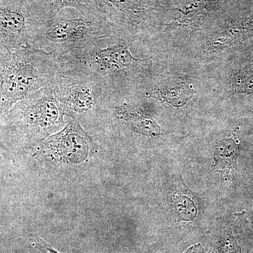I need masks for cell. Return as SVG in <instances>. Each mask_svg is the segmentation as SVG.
Segmentation results:
<instances>
[{"mask_svg": "<svg viewBox=\"0 0 253 253\" xmlns=\"http://www.w3.org/2000/svg\"><path fill=\"white\" fill-rule=\"evenodd\" d=\"M59 71L54 54L33 46L0 51V119L19 101L52 86Z\"/></svg>", "mask_w": 253, "mask_h": 253, "instance_id": "6da1fadb", "label": "cell"}, {"mask_svg": "<svg viewBox=\"0 0 253 253\" xmlns=\"http://www.w3.org/2000/svg\"><path fill=\"white\" fill-rule=\"evenodd\" d=\"M101 43L56 58L59 73L89 78L99 83L105 90L110 81L126 76L142 62L131 54L125 43L106 47L101 46Z\"/></svg>", "mask_w": 253, "mask_h": 253, "instance_id": "7a4b0ae2", "label": "cell"}, {"mask_svg": "<svg viewBox=\"0 0 253 253\" xmlns=\"http://www.w3.org/2000/svg\"><path fill=\"white\" fill-rule=\"evenodd\" d=\"M109 36L105 20L96 15H81L75 18L56 16L38 27L31 45L58 58L70 51L99 44Z\"/></svg>", "mask_w": 253, "mask_h": 253, "instance_id": "3957f363", "label": "cell"}, {"mask_svg": "<svg viewBox=\"0 0 253 253\" xmlns=\"http://www.w3.org/2000/svg\"><path fill=\"white\" fill-rule=\"evenodd\" d=\"M65 115L64 108L52 85L19 101L4 118L9 131L33 139L47 135L63 126Z\"/></svg>", "mask_w": 253, "mask_h": 253, "instance_id": "277c9868", "label": "cell"}, {"mask_svg": "<svg viewBox=\"0 0 253 253\" xmlns=\"http://www.w3.org/2000/svg\"><path fill=\"white\" fill-rule=\"evenodd\" d=\"M47 19L45 12L33 15L23 1L0 5V51H16L31 45L38 27Z\"/></svg>", "mask_w": 253, "mask_h": 253, "instance_id": "5b68a950", "label": "cell"}, {"mask_svg": "<svg viewBox=\"0 0 253 253\" xmlns=\"http://www.w3.org/2000/svg\"><path fill=\"white\" fill-rule=\"evenodd\" d=\"M53 86L66 115L74 119L96 109L104 92L102 86L93 80L59 73Z\"/></svg>", "mask_w": 253, "mask_h": 253, "instance_id": "8992f818", "label": "cell"}, {"mask_svg": "<svg viewBox=\"0 0 253 253\" xmlns=\"http://www.w3.org/2000/svg\"><path fill=\"white\" fill-rule=\"evenodd\" d=\"M41 146L51 157L68 163H79L93 154L96 145L78 121L72 118L66 127L46 138Z\"/></svg>", "mask_w": 253, "mask_h": 253, "instance_id": "52a82bcc", "label": "cell"}, {"mask_svg": "<svg viewBox=\"0 0 253 253\" xmlns=\"http://www.w3.org/2000/svg\"><path fill=\"white\" fill-rule=\"evenodd\" d=\"M113 111L118 119L136 134L145 136L161 134V127L157 123L134 105L123 104L116 106Z\"/></svg>", "mask_w": 253, "mask_h": 253, "instance_id": "ba28073f", "label": "cell"}, {"mask_svg": "<svg viewBox=\"0 0 253 253\" xmlns=\"http://www.w3.org/2000/svg\"><path fill=\"white\" fill-rule=\"evenodd\" d=\"M239 146L232 138H225L219 141L216 146L214 160L216 167L226 175L234 177L237 172V159Z\"/></svg>", "mask_w": 253, "mask_h": 253, "instance_id": "9c48e42d", "label": "cell"}, {"mask_svg": "<svg viewBox=\"0 0 253 253\" xmlns=\"http://www.w3.org/2000/svg\"><path fill=\"white\" fill-rule=\"evenodd\" d=\"M45 13L49 19L67 7L77 9L81 15L94 14L101 17L95 0H45Z\"/></svg>", "mask_w": 253, "mask_h": 253, "instance_id": "30bf717a", "label": "cell"}, {"mask_svg": "<svg viewBox=\"0 0 253 253\" xmlns=\"http://www.w3.org/2000/svg\"><path fill=\"white\" fill-rule=\"evenodd\" d=\"M196 91L191 85L182 84L175 87L156 89L148 94V96L163 100L174 107L180 108L187 104L194 96Z\"/></svg>", "mask_w": 253, "mask_h": 253, "instance_id": "8fae6325", "label": "cell"}, {"mask_svg": "<svg viewBox=\"0 0 253 253\" xmlns=\"http://www.w3.org/2000/svg\"><path fill=\"white\" fill-rule=\"evenodd\" d=\"M173 205L181 219L191 221L194 219L197 214L196 205L188 196L174 194L172 197Z\"/></svg>", "mask_w": 253, "mask_h": 253, "instance_id": "7c38bea8", "label": "cell"}, {"mask_svg": "<svg viewBox=\"0 0 253 253\" xmlns=\"http://www.w3.org/2000/svg\"><path fill=\"white\" fill-rule=\"evenodd\" d=\"M234 83L236 91L238 92H253V69L239 75Z\"/></svg>", "mask_w": 253, "mask_h": 253, "instance_id": "4fadbf2b", "label": "cell"}, {"mask_svg": "<svg viewBox=\"0 0 253 253\" xmlns=\"http://www.w3.org/2000/svg\"><path fill=\"white\" fill-rule=\"evenodd\" d=\"M185 253H205L204 250L199 246V245H196V246H193L191 249L188 250Z\"/></svg>", "mask_w": 253, "mask_h": 253, "instance_id": "5bb4252c", "label": "cell"}, {"mask_svg": "<svg viewBox=\"0 0 253 253\" xmlns=\"http://www.w3.org/2000/svg\"><path fill=\"white\" fill-rule=\"evenodd\" d=\"M45 245V246H46V250H47L48 251H49V253H56V251H54V250H53L52 249H51V247H49V246H47V245H46V244H44Z\"/></svg>", "mask_w": 253, "mask_h": 253, "instance_id": "9a60e30c", "label": "cell"}, {"mask_svg": "<svg viewBox=\"0 0 253 253\" xmlns=\"http://www.w3.org/2000/svg\"><path fill=\"white\" fill-rule=\"evenodd\" d=\"M251 226H252L253 233V215L251 217Z\"/></svg>", "mask_w": 253, "mask_h": 253, "instance_id": "2e32d148", "label": "cell"}, {"mask_svg": "<svg viewBox=\"0 0 253 253\" xmlns=\"http://www.w3.org/2000/svg\"><path fill=\"white\" fill-rule=\"evenodd\" d=\"M252 167H253V166H252Z\"/></svg>", "mask_w": 253, "mask_h": 253, "instance_id": "e0dca14e", "label": "cell"}]
</instances>
